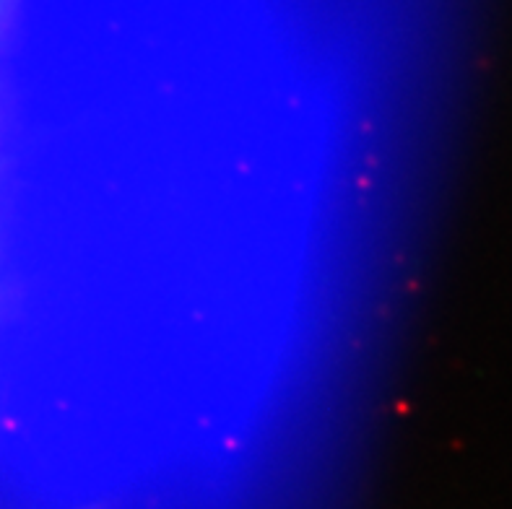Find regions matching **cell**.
<instances>
[{
	"label": "cell",
	"instance_id": "obj_1",
	"mask_svg": "<svg viewBox=\"0 0 512 509\" xmlns=\"http://www.w3.org/2000/svg\"><path fill=\"white\" fill-rule=\"evenodd\" d=\"M8 8H11V0H0V26H3V19H6Z\"/></svg>",
	"mask_w": 512,
	"mask_h": 509
}]
</instances>
